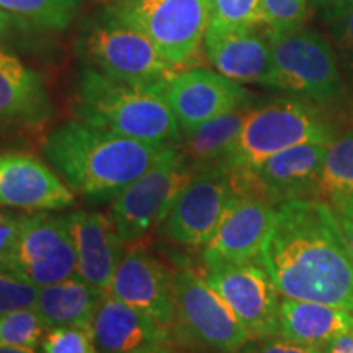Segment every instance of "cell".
Instances as JSON below:
<instances>
[{"mask_svg":"<svg viewBox=\"0 0 353 353\" xmlns=\"http://www.w3.org/2000/svg\"><path fill=\"white\" fill-rule=\"evenodd\" d=\"M259 262L283 298L332 304L353 314V257L325 201L278 205Z\"/></svg>","mask_w":353,"mask_h":353,"instance_id":"cell-1","label":"cell"},{"mask_svg":"<svg viewBox=\"0 0 353 353\" xmlns=\"http://www.w3.org/2000/svg\"><path fill=\"white\" fill-rule=\"evenodd\" d=\"M165 148L74 120L46 136L43 154L74 195L105 205L143 175Z\"/></svg>","mask_w":353,"mask_h":353,"instance_id":"cell-2","label":"cell"},{"mask_svg":"<svg viewBox=\"0 0 353 353\" xmlns=\"http://www.w3.org/2000/svg\"><path fill=\"white\" fill-rule=\"evenodd\" d=\"M74 113L88 125L149 144L182 141L174 113L154 88L114 81L87 61L77 72Z\"/></svg>","mask_w":353,"mask_h":353,"instance_id":"cell-3","label":"cell"},{"mask_svg":"<svg viewBox=\"0 0 353 353\" xmlns=\"http://www.w3.org/2000/svg\"><path fill=\"white\" fill-rule=\"evenodd\" d=\"M337 134V125L319 105L291 95L255 99L239 138L219 167L241 174L293 145L330 144Z\"/></svg>","mask_w":353,"mask_h":353,"instance_id":"cell-4","label":"cell"},{"mask_svg":"<svg viewBox=\"0 0 353 353\" xmlns=\"http://www.w3.org/2000/svg\"><path fill=\"white\" fill-rule=\"evenodd\" d=\"M272 72L265 87L325 108L343 100L347 85L332 43L317 30L272 34Z\"/></svg>","mask_w":353,"mask_h":353,"instance_id":"cell-5","label":"cell"},{"mask_svg":"<svg viewBox=\"0 0 353 353\" xmlns=\"http://www.w3.org/2000/svg\"><path fill=\"white\" fill-rule=\"evenodd\" d=\"M172 341L210 353H239L250 334L226 301L193 268L174 272Z\"/></svg>","mask_w":353,"mask_h":353,"instance_id":"cell-6","label":"cell"},{"mask_svg":"<svg viewBox=\"0 0 353 353\" xmlns=\"http://www.w3.org/2000/svg\"><path fill=\"white\" fill-rule=\"evenodd\" d=\"M101 13L143 32L179 69L200 52L210 23V0H113Z\"/></svg>","mask_w":353,"mask_h":353,"instance_id":"cell-7","label":"cell"},{"mask_svg":"<svg viewBox=\"0 0 353 353\" xmlns=\"http://www.w3.org/2000/svg\"><path fill=\"white\" fill-rule=\"evenodd\" d=\"M83 59L114 81L156 88L179 70L143 32L100 13L79 41Z\"/></svg>","mask_w":353,"mask_h":353,"instance_id":"cell-8","label":"cell"},{"mask_svg":"<svg viewBox=\"0 0 353 353\" xmlns=\"http://www.w3.org/2000/svg\"><path fill=\"white\" fill-rule=\"evenodd\" d=\"M192 175L180 145H167L161 157L112 201L110 216L123 242L139 241L159 226Z\"/></svg>","mask_w":353,"mask_h":353,"instance_id":"cell-9","label":"cell"},{"mask_svg":"<svg viewBox=\"0 0 353 353\" xmlns=\"http://www.w3.org/2000/svg\"><path fill=\"white\" fill-rule=\"evenodd\" d=\"M236 192L234 174L224 167L195 172L159 223L157 234L175 245L201 249L213 237Z\"/></svg>","mask_w":353,"mask_h":353,"instance_id":"cell-10","label":"cell"},{"mask_svg":"<svg viewBox=\"0 0 353 353\" xmlns=\"http://www.w3.org/2000/svg\"><path fill=\"white\" fill-rule=\"evenodd\" d=\"M77 273V252L65 214L50 211L21 214L15 275L38 288Z\"/></svg>","mask_w":353,"mask_h":353,"instance_id":"cell-11","label":"cell"},{"mask_svg":"<svg viewBox=\"0 0 353 353\" xmlns=\"http://www.w3.org/2000/svg\"><path fill=\"white\" fill-rule=\"evenodd\" d=\"M205 280L252 339L278 334L281 294L259 260L205 267Z\"/></svg>","mask_w":353,"mask_h":353,"instance_id":"cell-12","label":"cell"},{"mask_svg":"<svg viewBox=\"0 0 353 353\" xmlns=\"http://www.w3.org/2000/svg\"><path fill=\"white\" fill-rule=\"evenodd\" d=\"M327 144H299L268 157L254 169L234 174L239 190L272 205L293 200H319Z\"/></svg>","mask_w":353,"mask_h":353,"instance_id":"cell-13","label":"cell"},{"mask_svg":"<svg viewBox=\"0 0 353 353\" xmlns=\"http://www.w3.org/2000/svg\"><path fill=\"white\" fill-rule=\"evenodd\" d=\"M154 90L169 105L182 134L255 99L242 83L203 68L176 72Z\"/></svg>","mask_w":353,"mask_h":353,"instance_id":"cell-14","label":"cell"},{"mask_svg":"<svg viewBox=\"0 0 353 353\" xmlns=\"http://www.w3.org/2000/svg\"><path fill=\"white\" fill-rule=\"evenodd\" d=\"M276 206L237 188L208 244L201 247L205 267L259 260L275 219Z\"/></svg>","mask_w":353,"mask_h":353,"instance_id":"cell-15","label":"cell"},{"mask_svg":"<svg viewBox=\"0 0 353 353\" xmlns=\"http://www.w3.org/2000/svg\"><path fill=\"white\" fill-rule=\"evenodd\" d=\"M76 195L50 164L25 151H0V208L63 211Z\"/></svg>","mask_w":353,"mask_h":353,"instance_id":"cell-16","label":"cell"},{"mask_svg":"<svg viewBox=\"0 0 353 353\" xmlns=\"http://www.w3.org/2000/svg\"><path fill=\"white\" fill-rule=\"evenodd\" d=\"M108 294L144 312L172 332L175 319L174 273L154 254L132 249L123 255Z\"/></svg>","mask_w":353,"mask_h":353,"instance_id":"cell-17","label":"cell"},{"mask_svg":"<svg viewBox=\"0 0 353 353\" xmlns=\"http://www.w3.org/2000/svg\"><path fill=\"white\" fill-rule=\"evenodd\" d=\"M205 51L219 74L239 83H267L272 72V33L263 23L205 33Z\"/></svg>","mask_w":353,"mask_h":353,"instance_id":"cell-18","label":"cell"},{"mask_svg":"<svg viewBox=\"0 0 353 353\" xmlns=\"http://www.w3.org/2000/svg\"><path fill=\"white\" fill-rule=\"evenodd\" d=\"M65 221L77 252L76 276L108 293L118 263L125 255V242L112 216L81 210L65 214Z\"/></svg>","mask_w":353,"mask_h":353,"instance_id":"cell-19","label":"cell"},{"mask_svg":"<svg viewBox=\"0 0 353 353\" xmlns=\"http://www.w3.org/2000/svg\"><path fill=\"white\" fill-rule=\"evenodd\" d=\"M52 113L41 76L20 57L0 50V128H39Z\"/></svg>","mask_w":353,"mask_h":353,"instance_id":"cell-20","label":"cell"},{"mask_svg":"<svg viewBox=\"0 0 353 353\" xmlns=\"http://www.w3.org/2000/svg\"><path fill=\"white\" fill-rule=\"evenodd\" d=\"M99 353H132L152 343L172 342V332L121 299L105 294L90 325Z\"/></svg>","mask_w":353,"mask_h":353,"instance_id":"cell-21","label":"cell"},{"mask_svg":"<svg viewBox=\"0 0 353 353\" xmlns=\"http://www.w3.org/2000/svg\"><path fill=\"white\" fill-rule=\"evenodd\" d=\"M350 329H353V314L345 309L281 296L276 335L322 350Z\"/></svg>","mask_w":353,"mask_h":353,"instance_id":"cell-22","label":"cell"},{"mask_svg":"<svg viewBox=\"0 0 353 353\" xmlns=\"http://www.w3.org/2000/svg\"><path fill=\"white\" fill-rule=\"evenodd\" d=\"M105 294L74 275L68 280L41 286L33 306L48 330L68 325L90 329L97 307Z\"/></svg>","mask_w":353,"mask_h":353,"instance_id":"cell-23","label":"cell"},{"mask_svg":"<svg viewBox=\"0 0 353 353\" xmlns=\"http://www.w3.org/2000/svg\"><path fill=\"white\" fill-rule=\"evenodd\" d=\"M255 99L203 123L195 130L183 132L179 145L193 174L223 164L234 143L239 138Z\"/></svg>","mask_w":353,"mask_h":353,"instance_id":"cell-24","label":"cell"},{"mask_svg":"<svg viewBox=\"0 0 353 353\" xmlns=\"http://www.w3.org/2000/svg\"><path fill=\"white\" fill-rule=\"evenodd\" d=\"M83 0H0V10L44 32H63L72 23Z\"/></svg>","mask_w":353,"mask_h":353,"instance_id":"cell-25","label":"cell"},{"mask_svg":"<svg viewBox=\"0 0 353 353\" xmlns=\"http://www.w3.org/2000/svg\"><path fill=\"white\" fill-rule=\"evenodd\" d=\"M345 196H353V130L327 144L319 200L332 203Z\"/></svg>","mask_w":353,"mask_h":353,"instance_id":"cell-26","label":"cell"},{"mask_svg":"<svg viewBox=\"0 0 353 353\" xmlns=\"http://www.w3.org/2000/svg\"><path fill=\"white\" fill-rule=\"evenodd\" d=\"M46 332V325L34 306L0 314V343L38 348Z\"/></svg>","mask_w":353,"mask_h":353,"instance_id":"cell-27","label":"cell"},{"mask_svg":"<svg viewBox=\"0 0 353 353\" xmlns=\"http://www.w3.org/2000/svg\"><path fill=\"white\" fill-rule=\"evenodd\" d=\"M262 0H210V30H234L260 23Z\"/></svg>","mask_w":353,"mask_h":353,"instance_id":"cell-28","label":"cell"},{"mask_svg":"<svg viewBox=\"0 0 353 353\" xmlns=\"http://www.w3.org/2000/svg\"><path fill=\"white\" fill-rule=\"evenodd\" d=\"M309 0H262L260 23L272 34H286L301 28L307 15Z\"/></svg>","mask_w":353,"mask_h":353,"instance_id":"cell-29","label":"cell"},{"mask_svg":"<svg viewBox=\"0 0 353 353\" xmlns=\"http://www.w3.org/2000/svg\"><path fill=\"white\" fill-rule=\"evenodd\" d=\"M329 33L347 90L353 94V8L329 20Z\"/></svg>","mask_w":353,"mask_h":353,"instance_id":"cell-30","label":"cell"},{"mask_svg":"<svg viewBox=\"0 0 353 353\" xmlns=\"http://www.w3.org/2000/svg\"><path fill=\"white\" fill-rule=\"evenodd\" d=\"M41 353H99L90 329L83 327H54L44 334Z\"/></svg>","mask_w":353,"mask_h":353,"instance_id":"cell-31","label":"cell"},{"mask_svg":"<svg viewBox=\"0 0 353 353\" xmlns=\"http://www.w3.org/2000/svg\"><path fill=\"white\" fill-rule=\"evenodd\" d=\"M38 291V286L21 280L13 273L0 270V314L33 306Z\"/></svg>","mask_w":353,"mask_h":353,"instance_id":"cell-32","label":"cell"},{"mask_svg":"<svg viewBox=\"0 0 353 353\" xmlns=\"http://www.w3.org/2000/svg\"><path fill=\"white\" fill-rule=\"evenodd\" d=\"M21 214L7 213L0 208V270L15 275V254L19 242Z\"/></svg>","mask_w":353,"mask_h":353,"instance_id":"cell-33","label":"cell"},{"mask_svg":"<svg viewBox=\"0 0 353 353\" xmlns=\"http://www.w3.org/2000/svg\"><path fill=\"white\" fill-rule=\"evenodd\" d=\"M239 353H322L319 348L303 345L281 335H268V337L252 339L242 347Z\"/></svg>","mask_w":353,"mask_h":353,"instance_id":"cell-34","label":"cell"},{"mask_svg":"<svg viewBox=\"0 0 353 353\" xmlns=\"http://www.w3.org/2000/svg\"><path fill=\"white\" fill-rule=\"evenodd\" d=\"M327 205L332 208L335 218L341 224L343 237H345L347 245L353 257V196L341 198V200L327 203Z\"/></svg>","mask_w":353,"mask_h":353,"instance_id":"cell-35","label":"cell"},{"mask_svg":"<svg viewBox=\"0 0 353 353\" xmlns=\"http://www.w3.org/2000/svg\"><path fill=\"white\" fill-rule=\"evenodd\" d=\"M312 3L327 21L353 8V0H312Z\"/></svg>","mask_w":353,"mask_h":353,"instance_id":"cell-36","label":"cell"},{"mask_svg":"<svg viewBox=\"0 0 353 353\" xmlns=\"http://www.w3.org/2000/svg\"><path fill=\"white\" fill-rule=\"evenodd\" d=\"M322 353H353V329L347 330L321 350Z\"/></svg>","mask_w":353,"mask_h":353,"instance_id":"cell-37","label":"cell"},{"mask_svg":"<svg viewBox=\"0 0 353 353\" xmlns=\"http://www.w3.org/2000/svg\"><path fill=\"white\" fill-rule=\"evenodd\" d=\"M132 353H179V352L170 345V342H161V343H152V345L143 347Z\"/></svg>","mask_w":353,"mask_h":353,"instance_id":"cell-38","label":"cell"},{"mask_svg":"<svg viewBox=\"0 0 353 353\" xmlns=\"http://www.w3.org/2000/svg\"><path fill=\"white\" fill-rule=\"evenodd\" d=\"M0 353H39V352L37 348L15 347V345H6V343H0Z\"/></svg>","mask_w":353,"mask_h":353,"instance_id":"cell-39","label":"cell"},{"mask_svg":"<svg viewBox=\"0 0 353 353\" xmlns=\"http://www.w3.org/2000/svg\"><path fill=\"white\" fill-rule=\"evenodd\" d=\"M3 10H0V32L3 30V26H6V15L2 13Z\"/></svg>","mask_w":353,"mask_h":353,"instance_id":"cell-40","label":"cell"}]
</instances>
